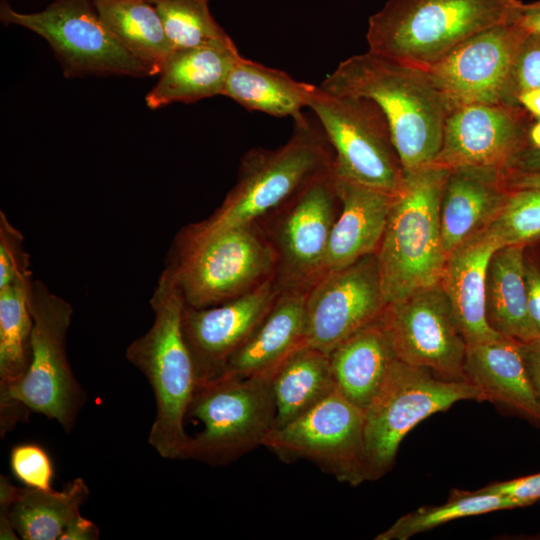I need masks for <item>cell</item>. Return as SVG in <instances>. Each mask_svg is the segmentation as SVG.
<instances>
[{
  "mask_svg": "<svg viewBox=\"0 0 540 540\" xmlns=\"http://www.w3.org/2000/svg\"><path fill=\"white\" fill-rule=\"evenodd\" d=\"M319 86L379 106L404 172L434 163L450 109L426 69L368 50L342 61Z\"/></svg>",
  "mask_w": 540,
  "mask_h": 540,
  "instance_id": "cell-1",
  "label": "cell"
},
{
  "mask_svg": "<svg viewBox=\"0 0 540 540\" xmlns=\"http://www.w3.org/2000/svg\"><path fill=\"white\" fill-rule=\"evenodd\" d=\"M334 152L319 123L302 116L294 121L289 140L268 150H250L238 180L220 207L208 218L179 231L174 247H182L231 228L246 226L274 212L307 183L333 167Z\"/></svg>",
  "mask_w": 540,
  "mask_h": 540,
  "instance_id": "cell-2",
  "label": "cell"
},
{
  "mask_svg": "<svg viewBox=\"0 0 540 540\" xmlns=\"http://www.w3.org/2000/svg\"><path fill=\"white\" fill-rule=\"evenodd\" d=\"M151 327L126 348V359L149 382L156 414L148 442L166 459H181L189 440L184 419L197 386L194 363L182 331L185 301L171 270L161 272L150 298Z\"/></svg>",
  "mask_w": 540,
  "mask_h": 540,
  "instance_id": "cell-3",
  "label": "cell"
},
{
  "mask_svg": "<svg viewBox=\"0 0 540 540\" xmlns=\"http://www.w3.org/2000/svg\"><path fill=\"white\" fill-rule=\"evenodd\" d=\"M449 172L437 164L404 172L375 253L386 304L440 282L448 256L440 207Z\"/></svg>",
  "mask_w": 540,
  "mask_h": 540,
  "instance_id": "cell-4",
  "label": "cell"
},
{
  "mask_svg": "<svg viewBox=\"0 0 540 540\" xmlns=\"http://www.w3.org/2000/svg\"><path fill=\"white\" fill-rule=\"evenodd\" d=\"M520 0H388L368 21L369 50L428 68L474 35L516 21Z\"/></svg>",
  "mask_w": 540,
  "mask_h": 540,
  "instance_id": "cell-5",
  "label": "cell"
},
{
  "mask_svg": "<svg viewBox=\"0 0 540 540\" xmlns=\"http://www.w3.org/2000/svg\"><path fill=\"white\" fill-rule=\"evenodd\" d=\"M28 303L33 319L31 361L23 379L0 397L1 436L29 411L57 421L70 432L87 399L66 352L72 306L40 279H33Z\"/></svg>",
  "mask_w": 540,
  "mask_h": 540,
  "instance_id": "cell-6",
  "label": "cell"
},
{
  "mask_svg": "<svg viewBox=\"0 0 540 540\" xmlns=\"http://www.w3.org/2000/svg\"><path fill=\"white\" fill-rule=\"evenodd\" d=\"M257 223L173 247L167 264L185 305L207 308L234 299L274 276L276 254Z\"/></svg>",
  "mask_w": 540,
  "mask_h": 540,
  "instance_id": "cell-7",
  "label": "cell"
},
{
  "mask_svg": "<svg viewBox=\"0 0 540 540\" xmlns=\"http://www.w3.org/2000/svg\"><path fill=\"white\" fill-rule=\"evenodd\" d=\"M187 416L203 424L190 436L181 459L225 465L264 446L275 427L271 381L220 377L195 389Z\"/></svg>",
  "mask_w": 540,
  "mask_h": 540,
  "instance_id": "cell-8",
  "label": "cell"
},
{
  "mask_svg": "<svg viewBox=\"0 0 540 540\" xmlns=\"http://www.w3.org/2000/svg\"><path fill=\"white\" fill-rule=\"evenodd\" d=\"M462 400L484 401L485 397L467 380L444 379L396 358L364 411L368 480L390 470L400 443L418 423Z\"/></svg>",
  "mask_w": 540,
  "mask_h": 540,
  "instance_id": "cell-9",
  "label": "cell"
},
{
  "mask_svg": "<svg viewBox=\"0 0 540 540\" xmlns=\"http://www.w3.org/2000/svg\"><path fill=\"white\" fill-rule=\"evenodd\" d=\"M308 108L334 152L336 177L393 194L399 191L404 171L388 121L375 102L313 85Z\"/></svg>",
  "mask_w": 540,
  "mask_h": 540,
  "instance_id": "cell-10",
  "label": "cell"
},
{
  "mask_svg": "<svg viewBox=\"0 0 540 540\" xmlns=\"http://www.w3.org/2000/svg\"><path fill=\"white\" fill-rule=\"evenodd\" d=\"M0 18L5 24L25 27L44 38L66 77L155 75L111 32L93 0H53L34 13L17 12L5 2Z\"/></svg>",
  "mask_w": 540,
  "mask_h": 540,
  "instance_id": "cell-11",
  "label": "cell"
},
{
  "mask_svg": "<svg viewBox=\"0 0 540 540\" xmlns=\"http://www.w3.org/2000/svg\"><path fill=\"white\" fill-rule=\"evenodd\" d=\"M364 411L336 389L311 409L274 428L264 447L284 462H313L338 481L357 486L368 481Z\"/></svg>",
  "mask_w": 540,
  "mask_h": 540,
  "instance_id": "cell-12",
  "label": "cell"
},
{
  "mask_svg": "<svg viewBox=\"0 0 540 540\" xmlns=\"http://www.w3.org/2000/svg\"><path fill=\"white\" fill-rule=\"evenodd\" d=\"M338 202L332 167L276 209L280 215L269 240L276 254L274 279L282 290L308 291L324 274Z\"/></svg>",
  "mask_w": 540,
  "mask_h": 540,
  "instance_id": "cell-13",
  "label": "cell"
},
{
  "mask_svg": "<svg viewBox=\"0 0 540 540\" xmlns=\"http://www.w3.org/2000/svg\"><path fill=\"white\" fill-rule=\"evenodd\" d=\"M396 358L449 380H466L467 344L440 283L389 303L380 316Z\"/></svg>",
  "mask_w": 540,
  "mask_h": 540,
  "instance_id": "cell-14",
  "label": "cell"
},
{
  "mask_svg": "<svg viewBox=\"0 0 540 540\" xmlns=\"http://www.w3.org/2000/svg\"><path fill=\"white\" fill-rule=\"evenodd\" d=\"M526 31L515 21L467 39L426 68L449 109L469 104H507L513 63Z\"/></svg>",
  "mask_w": 540,
  "mask_h": 540,
  "instance_id": "cell-15",
  "label": "cell"
},
{
  "mask_svg": "<svg viewBox=\"0 0 540 540\" xmlns=\"http://www.w3.org/2000/svg\"><path fill=\"white\" fill-rule=\"evenodd\" d=\"M376 254L325 272L306 296V342L329 354L386 307Z\"/></svg>",
  "mask_w": 540,
  "mask_h": 540,
  "instance_id": "cell-16",
  "label": "cell"
},
{
  "mask_svg": "<svg viewBox=\"0 0 540 540\" xmlns=\"http://www.w3.org/2000/svg\"><path fill=\"white\" fill-rule=\"evenodd\" d=\"M527 111L509 104H469L449 111L433 164L505 172L528 146Z\"/></svg>",
  "mask_w": 540,
  "mask_h": 540,
  "instance_id": "cell-17",
  "label": "cell"
},
{
  "mask_svg": "<svg viewBox=\"0 0 540 540\" xmlns=\"http://www.w3.org/2000/svg\"><path fill=\"white\" fill-rule=\"evenodd\" d=\"M281 291L273 276L245 294L215 306L197 309L185 305L182 331L194 363L197 386L222 374L229 357L263 320Z\"/></svg>",
  "mask_w": 540,
  "mask_h": 540,
  "instance_id": "cell-18",
  "label": "cell"
},
{
  "mask_svg": "<svg viewBox=\"0 0 540 540\" xmlns=\"http://www.w3.org/2000/svg\"><path fill=\"white\" fill-rule=\"evenodd\" d=\"M501 248L487 226L448 254L440 285L467 346L499 338L486 319V279L490 259Z\"/></svg>",
  "mask_w": 540,
  "mask_h": 540,
  "instance_id": "cell-19",
  "label": "cell"
},
{
  "mask_svg": "<svg viewBox=\"0 0 540 540\" xmlns=\"http://www.w3.org/2000/svg\"><path fill=\"white\" fill-rule=\"evenodd\" d=\"M308 291L284 289L244 343L229 357L226 378L271 379L277 368L306 342Z\"/></svg>",
  "mask_w": 540,
  "mask_h": 540,
  "instance_id": "cell-20",
  "label": "cell"
},
{
  "mask_svg": "<svg viewBox=\"0 0 540 540\" xmlns=\"http://www.w3.org/2000/svg\"><path fill=\"white\" fill-rule=\"evenodd\" d=\"M335 184L341 210L331 230L325 272L376 253L395 195L336 176Z\"/></svg>",
  "mask_w": 540,
  "mask_h": 540,
  "instance_id": "cell-21",
  "label": "cell"
},
{
  "mask_svg": "<svg viewBox=\"0 0 540 540\" xmlns=\"http://www.w3.org/2000/svg\"><path fill=\"white\" fill-rule=\"evenodd\" d=\"M464 376L484 395L540 425V401L533 388L521 343L504 336L467 346Z\"/></svg>",
  "mask_w": 540,
  "mask_h": 540,
  "instance_id": "cell-22",
  "label": "cell"
},
{
  "mask_svg": "<svg viewBox=\"0 0 540 540\" xmlns=\"http://www.w3.org/2000/svg\"><path fill=\"white\" fill-rule=\"evenodd\" d=\"M503 173L478 167L450 169L440 207L447 255L496 217L509 192Z\"/></svg>",
  "mask_w": 540,
  "mask_h": 540,
  "instance_id": "cell-23",
  "label": "cell"
},
{
  "mask_svg": "<svg viewBox=\"0 0 540 540\" xmlns=\"http://www.w3.org/2000/svg\"><path fill=\"white\" fill-rule=\"evenodd\" d=\"M240 56L234 42L174 50L145 97L150 109L222 95Z\"/></svg>",
  "mask_w": 540,
  "mask_h": 540,
  "instance_id": "cell-24",
  "label": "cell"
},
{
  "mask_svg": "<svg viewBox=\"0 0 540 540\" xmlns=\"http://www.w3.org/2000/svg\"><path fill=\"white\" fill-rule=\"evenodd\" d=\"M328 356L335 389L363 411L396 359L380 317L343 340Z\"/></svg>",
  "mask_w": 540,
  "mask_h": 540,
  "instance_id": "cell-25",
  "label": "cell"
},
{
  "mask_svg": "<svg viewBox=\"0 0 540 540\" xmlns=\"http://www.w3.org/2000/svg\"><path fill=\"white\" fill-rule=\"evenodd\" d=\"M525 246L497 249L492 255L486 279V319L499 335L520 343L540 339L528 308L525 282Z\"/></svg>",
  "mask_w": 540,
  "mask_h": 540,
  "instance_id": "cell-26",
  "label": "cell"
},
{
  "mask_svg": "<svg viewBox=\"0 0 540 540\" xmlns=\"http://www.w3.org/2000/svg\"><path fill=\"white\" fill-rule=\"evenodd\" d=\"M313 85L300 82L286 72L264 66L241 55L235 61L222 95L248 110L274 117L304 116Z\"/></svg>",
  "mask_w": 540,
  "mask_h": 540,
  "instance_id": "cell-27",
  "label": "cell"
},
{
  "mask_svg": "<svg viewBox=\"0 0 540 540\" xmlns=\"http://www.w3.org/2000/svg\"><path fill=\"white\" fill-rule=\"evenodd\" d=\"M270 381L276 409L274 428L299 417L335 389L328 354L308 344L296 349Z\"/></svg>",
  "mask_w": 540,
  "mask_h": 540,
  "instance_id": "cell-28",
  "label": "cell"
},
{
  "mask_svg": "<svg viewBox=\"0 0 540 540\" xmlns=\"http://www.w3.org/2000/svg\"><path fill=\"white\" fill-rule=\"evenodd\" d=\"M89 494L86 482L80 477L73 479L61 491L19 487L9 511L11 525L24 540L60 539L80 515V507Z\"/></svg>",
  "mask_w": 540,
  "mask_h": 540,
  "instance_id": "cell-29",
  "label": "cell"
},
{
  "mask_svg": "<svg viewBox=\"0 0 540 540\" xmlns=\"http://www.w3.org/2000/svg\"><path fill=\"white\" fill-rule=\"evenodd\" d=\"M111 32L158 75L173 49L155 5L147 0H93Z\"/></svg>",
  "mask_w": 540,
  "mask_h": 540,
  "instance_id": "cell-30",
  "label": "cell"
},
{
  "mask_svg": "<svg viewBox=\"0 0 540 540\" xmlns=\"http://www.w3.org/2000/svg\"><path fill=\"white\" fill-rule=\"evenodd\" d=\"M32 281V276L18 277L0 287V397L23 379L30 365Z\"/></svg>",
  "mask_w": 540,
  "mask_h": 540,
  "instance_id": "cell-31",
  "label": "cell"
},
{
  "mask_svg": "<svg viewBox=\"0 0 540 540\" xmlns=\"http://www.w3.org/2000/svg\"><path fill=\"white\" fill-rule=\"evenodd\" d=\"M522 507L516 500L487 493L454 491L448 502L439 506H425L400 517L388 529L378 534L376 540H406L418 533L444 523L468 516L497 510Z\"/></svg>",
  "mask_w": 540,
  "mask_h": 540,
  "instance_id": "cell-32",
  "label": "cell"
},
{
  "mask_svg": "<svg viewBox=\"0 0 540 540\" xmlns=\"http://www.w3.org/2000/svg\"><path fill=\"white\" fill-rule=\"evenodd\" d=\"M204 0H159L153 3L174 50L233 42L216 22Z\"/></svg>",
  "mask_w": 540,
  "mask_h": 540,
  "instance_id": "cell-33",
  "label": "cell"
},
{
  "mask_svg": "<svg viewBox=\"0 0 540 540\" xmlns=\"http://www.w3.org/2000/svg\"><path fill=\"white\" fill-rule=\"evenodd\" d=\"M487 228L501 247L525 246L540 238V191L509 190L502 208Z\"/></svg>",
  "mask_w": 540,
  "mask_h": 540,
  "instance_id": "cell-34",
  "label": "cell"
},
{
  "mask_svg": "<svg viewBox=\"0 0 540 540\" xmlns=\"http://www.w3.org/2000/svg\"><path fill=\"white\" fill-rule=\"evenodd\" d=\"M10 467L14 476L26 487L51 490L54 469L52 461L41 446L19 444L10 453Z\"/></svg>",
  "mask_w": 540,
  "mask_h": 540,
  "instance_id": "cell-35",
  "label": "cell"
},
{
  "mask_svg": "<svg viewBox=\"0 0 540 540\" xmlns=\"http://www.w3.org/2000/svg\"><path fill=\"white\" fill-rule=\"evenodd\" d=\"M532 89H540V34L527 32L513 63L507 104L519 106L518 95Z\"/></svg>",
  "mask_w": 540,
  "mask_h": 540,
  "instance_id": "cell-36",
  "label": "cell"
},
{
  "mask_svg": "<svg viewBox=\"0 0 540 540\" xmlns=\"http://www.w3.org/2000/svg\"><path fill=\"white\" fill-rule=\"evenodd\" d=\"M32 276L22 233L0 212V287L18 277Z\"/></svg>",
  "mask_w": 540,
  "mask_h": 540,
  "instance_id": "cell-37",
  "label": "cell"
},
{
  "mask_svg": "<svg viewBox=\"0 0 540 540\" xmlns=\"http://www.w3.org/2000/svg\"><path fill=\"white\" fill-rule=\"evenodd\" d=\"M480 491L505 496L522 507L540 501V473L488 485Z\"/></svg>",
  "mask_w": 540,
  "mask_h": 540,
  "instance_id": "cell-38",
  "label": "cell"
},
{
  "mask_svg": "<svg viewBox=\"0 0 540 540\" xmlns=\"http://www.w3.org/2000/svg\"><path fill=\"white\" fill-rule=\"evenodd\" d=\"M524 270L529 313L540 334V264L525 254Z\"/></svg>",
  "mask_w": 540,
  "mask_h": 540,
  "instance_id": "cell-39",
  "label": "cell"
},
{
  "mask_svg": "<svg viewBox=\"0 0 540 540\" xmlns=\"http://www.w3.org/2000/svg\"><path fill=\"white\" fill-rule=\"evenodd\" d=\"M19 487L14 486L7 476H0V539H18L13 529L9 511L17 497Z\"/></svg>",
  "mask_w": 540,
  "mask_h": 540,
  "instance_id": "cell-40",
  "label": "cell"
},
{
  "mask_svg": "<svg viewBox=\"0 0 540 540\" xmlns=\"http://www.w3.org/2000/svg\"><path fill=\"white\" fill-rule=\"evenodd\" d=\"M503 182L508 190L532 189L540 191V170L508 169L503 173Z\"/></svg>",
  "mask_w": 540,
  "mask_h": 540,
  "instance_id": "cell-41",
  "label": "cell"
},
{
  "mask_svg": "<svg viewBox=\"0 0 540 540\" xmlns=\"http://www.w3.org/2000/svg\"><path fill=\"white\" fill-rule=\"evenodd\" d=\"M528 374L535 393L540 401V339L521 343Z\"/></svg>",
  "mask_w": 540,
  "mask_h": 540,
  "instance_id": "cell-42",
  "label": "cell"
},
{
  "mask_svg": "<svg viewBox=\"0 0 540 540\" xmlns=\"http://www.w3.org/2000/svg\"><path fill=\"white\" fill-rule=\"evenodd\" d=\"M99 537L97 525L80 514L66 528L60 540H97Z\"/></svg>",
  "mask_w": 540,
  "mask_h": 540,
  "instance_id": "cell-43",
  "label": "cell"
},
{
  "mask_svg": "<svg viewBox=\"0 0 540 540\" xmlns=\"http://www.w3.org/2000/svg\"><path fill=\"white\" fill-rule=\"evenodd\" d=\"M515 22L526 32L540 34V0L522 2Z\"/></svg>",
  "mask_w": 540,
  "mask_h": 540,
  "instance_id": "cell-44",
  "label": "cell"
},
{
  "mask_svg": "<svg viewBox=\"0 0 540 540\" xmlns=\"http://www.w3.org/2000/svg\"><path fill=\"white\" fill-rule=\"evenodd\" d=\"M510 169L540 170V149L527 146L517 155Z\"/></svg>",
  "mask_w": 540,
  "mask_h": 540,
  "instance_id": "cell-45",
  "label": "cell"
},
{
  "mask_svg": "<svg viewBox=\"0 0 540 540\" xmlns=\"http://www.w3.org/2000/svg\"><path fill=\"white\" fill-rule=\"evenodd\" d=\"M517 104L540 119V89L524 91L517 97Z\"/></svg>",
  "mask_w": 540,
  "mask_h": 540,
  "instance_id": "cell-46",
  "label": "cell"
},
{
  "mask_svg": "<svg viewBox=\"0 0 540 540\" xmlns=\"http://www.w3.org/2000/svg\"><path fill=\"white\" fill-rule=\"evenodd\" d=\"M528 147L540 149V119L530 126L528 133Z\"/></svg>",
  "mask_w": 540,
  "mask_h": 540,
  "instance_id": "cell-47",
  "label": "cell"
},
{
  "mask_svg": "<svg viewBox=\"0 0 540 540\" xmlns=\"http://www.w3.org/2000/svg\"><path fill=\"white\" fill-rule=\"evenodd\" d=\"M147 1H149L151 3H155L156 1H159V0H147ZM204 1H208V0H204Z\"/></svg>",
  "mask_w": 540,
  "mask_h": 540,
  "instance_id": "cell-48",
  "label": "cell"
}]
</instances>
